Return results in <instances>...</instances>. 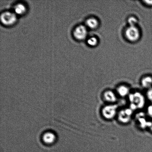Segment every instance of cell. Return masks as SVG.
<instances>
[{"label": "cell", "mask_w": 152, "mask_h": 152, "mask_svg": "<svg viewBox=\"0 0 152 152\" xmlns=\"http://www.w3.org/2000/svg\"><path fill=\"white\" fill-rule=\"evenodd\" d=\"M130 107L129 108L133 110L141 109L145 106L146 101L145 97L139 92H135L129 94L128 96Z\"/></svg>", "instance_id": "cell-1"}, {"label": "cell", "mask_w": 152, "mask_h": 152, "mask_svg": "<svg viewBox=\"0 0 152 152\" xmlns=\"http://www.w3.org/2000/svg\"><path fill=\"white\" fill-rule=\"evenodd\" d=\"M118 106L114 104H110L103 107L101 114L103 117L108 120H112L118 114Z\"/></svg>", "instance_id": "cell-2"}, {"label": "cell", "mask_w": 152, "mask_h": 152, "mask_svg": "<svg viewBox=\"0 0 152 152\" xmlns=\"http://www.w3.org/2000/svg\"><path fill=\"white\" fill-rule=\"evenodd\" d=\"M133 111L130 108L123 109L118 113V119L120 123L127 124L132 120Z\"/></svg>", "instance_id": "cell-3"}, {"label": "cell", "mask_w": 152, "mask_h": 152, "mask_svg": "<svg viewBox=\"0 0 152 152\" xmlns=\"http://www.w3.org/2000/svg\"><path fill=\"white\" fill-rule=\"evenodd\" d=\"M125 35L127 39L132 42H135L139 39L140 33L136 26H129L126 29Z\"/></svg>", "instance_id": "cell-4"}, {"label": "cell", "mask_w": 152, "mask_h": 152, "mask_svg": "<svg viewBox=\"0 0 152 152\" xmlns=\"http://www.w3.org/2000/svg\"><path fill=\"white\" fill-rule=\"evenodd\" d=\"M16 20L17 16L15 13L12 12H4L1 15V22L3 24L7 26H10L14 24Z\"/></svg>", "instance_id": "cell-5"}, {"label": "cell", "mask_w": 152, "mask_h": 152, "mask_svg": "<svg viewBox=\"0 0 152 152\" xmlns=\"http://www.w3.org/2000/svg\"><path fill=\"white\" fill-rule=\"evenodd\" d=\"M88 34L87 29L86 26L83 25H79L74 30L73 35L76 39L78 40H84Z\"/></svg>", "instance_id": "cell-6"}, {"label": "cell", "mask_w": 152, "mask_h": 152, "mask_svg": "<svg viewBox=\"0 0 152 152\" xmlns=\"http://www.w3.org/2000/svg\"><path fill=\"white\" fill-rule=\"evenodd\" d=\"M42 140L45 144L47 145H50L56 142V135L53 132H48L43 135Z\"/></svg>", "instance_id": "cell-7"}, {"label": "cell", "mask_w": 152, "mask_h": 152, "mask_svg": "<svg viewBox=\"0 0 152 152\" xmlns=\"http://www.w3.org/2000/svg\"><path fill=\"white\" fill-rule=\"evenodd\" d=\"M103 98L105 101L110 104H114L117 100V97L114 92L111 90H107L103 94Z\"/></svg>", "instance_id": "cell-8"}, {"label": "cell", "mask_w": 152, "mask_h": 152, "mask_svg": "<svg viewBox=\"0 0 152 152\" xmlns=\"http://www.w3.org/2000/svg\"><path fill=\"white\" fill-rule=\"evenodd\" d=\"M136 116V120L140 128L142 129L148 128L150 121L147 120L144 113H140Z\"/></svg>", "instance_id": "cell-9"}, {"label": "cell", "mask_w": 152, "mask_h": 152, "mask_svg": "<svg viewBox=\"0 0 152 152\" xmlns=\"http://www.w3.org/2000/svg\"><path fill=\"white\" fill-rule=\"evenodd\" d=\"M117 91L119 96L121 97L129 96L130 92V89L127 86L125 85H121L117 88Z\"/></svg>", "instance_id": "cell-10"}, {"label": "cell", "mask_w": 152, "mask_h": 152, "mask_svg": "<svg viewBox=\"0 0 152 152\" xmlns=\"http://www.w3.org/2000/svg\"><path fill=\"white\" fill-rule=\"evenodd\" d=\"M86 24L88 28L91 29H96L99 25L97 19L95 18H91L88 19L86 22Z\"/></svg>", "instance_id": "cell-11"}, {"label": "cell", "mask_w": 152, "mask_h": 152, "mask_svg": "<svg viewBox=\"0 0 152 152\" xmlns=\"http://www.w3.org/2000/svg\"><path fill=\"white\" fill-rule=\"evenodd\" d=\"M143 87L146 89H150L152 88V77L147 76L142 79L141 81Z\"/></svg>", "instance_id": "cell-12"}, {"label": "cell", "mask_w": 152, "mask_h": 152, "mask_svg": "<svg viewBox=\"0 0 152 152\" xmlns=\"http://www.w3.org/2000/svg\"><path fill=\"white\" fill-rule=\"evenodd\" d=\"M14 11L15 14L19 15H23L26 12V7L23 4H18L15 6Z\"/></svg>", "instance_id": "cell-13"}, {"label": "cell", "mask_w": 152, "mask_h": 152, "mask_svg": "<svg viewBox=\"0 0 152 152\" xmlns=\"http://www.w3.org/2000/svg\"><path fill=\"white\" fill-rule=\"evenodd\" d=\"M87 42L88 45L91 47H94L97 45L98 41L96 37H93L88 39Z\"/></svg>", "instance_id": "cell-14"}, {"label": "cell", "mask_w": 152, "mask_h": 152, "mask_svg": "<svg viewBox=\"0 0 152 152\" xmlns=\"http://www.w3.org/2000/svg\"><path fill=\"white\" fill-rule=\"evenodd\" d=\"M128 22L129 23V26H135L138 22V20L136 18L134 17H129L128 19Z\"/></svg>", "instance_id": "cell-15"}, {"label": "cell", "mask_w": 152, "mask_h": 152, "mask_svg": "<svg viewBox=\"0 0 152 152\" xmlns=\"http://www.w3.org/2000/svg\"><path fill=\"white\" fill-rule=\"evenodd\" d=\"M147 111L149 117L152 119V103L147 107Z\"/></svg>", "instance_id": "cell-16"}, {"label": "cell", "mask_w": 152, "mask_h": 152, "mask_svg": "<svg viewBox=\"0 0 152 152\" xmlns=\"http://www.w3.org/2000/svg\"><path fill=\"white\" fill-rule=\"evenodd\" d=\"M147 96L148 99L152 102V88L148 89L147 93Z\"/></svg>", "instance_id": "cell-17"}, {"label": "cell", "mask_w": 152, "mask_h": 152, "mask_svg": "<svg viewBox=\"0 0 152 152\" xmlns=\"http://www.w3.org/2000/svg\"><path fill=\"white\" fill-rule=\"evenodd\" d=\"M144 2H145V4H147V5L150 6L152 5V1H144Z\"/></svg>", "instance_id": "cell-18"}, {"label": "cell", "mask_w": 152, "mask_h": 152, "mask_svg": "<svg viewBox=\"0 0 152 152\" xmlns=\"http://www.w3.org/2000/svg\"><path fill=\"white\" fill-rule=\"evenodd\" d=\"M148 129H149L152 132V121H150Z\"/></svg>", "instance_id": "cell-19"}]
</instances>
